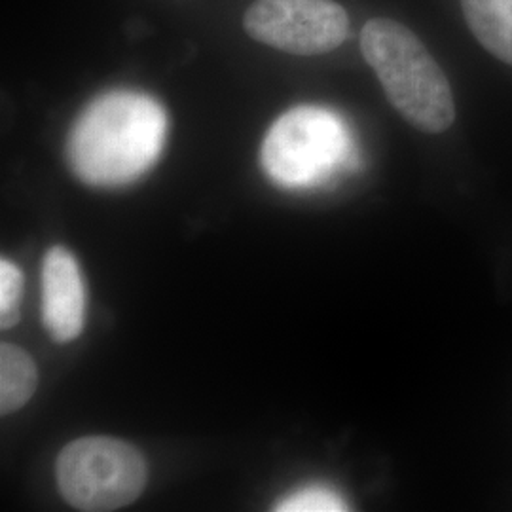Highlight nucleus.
Instances as JSON below:
<instances>
[{
  "label": "nucleus",
  "mask_w": 512,
  "mask_h": 512,
  "mask_svg": "<svg viewBox=\"0 0 512 512\" xmlns=\"http://www.w3.org/2000/svg\"><path fill=\"white\" fill-rule=\"evenodd\" d=\"M164 107L147 93L116 90L95 97L76 118L67 162L82 183L118 188L139 181L162 156Z\"/></svg>",
  "instance_id": "1"
},
{
  "label": "nucleus",
  "mask_w": 512,
  "mask_h": 512,
  "mask_svg": "<svg viewBox=\"0 0 512 512\" xmlns=\"http://www.w3.org/2000/svg\"><path fill=\"white\" fill-rule=\"evenodd\" d=\"M361 52L378 74L389 103L423 133H442L456 120L452 88L420 38L395 19H370Z\"/></svg>",
  "instance_id": "2"
},
{
  "label": "nucleus",
  "mask_w": 512,
  "mask_h": 512,
  "mask_svg": "<svg viewBox=\"0 0 512 512\" xmlns=\"http://www.w3.org/2000/svg\"><path fill=\"white\" fill-rule=\"evenodd\" d=\"M355 160L346 122L323 107H296L275 120L262 143L264 173L283 188H313Z\"/></svg>",
  "instance_id": "3"
},
{
  "label": "nucleus",
  "mask_w": 512,
  "mask_h": 512,
  "mask_svg": "<svg viewBox=\"0 0 512 512\" xmlns=\"http://www.w3.org/2000/svg\"><path fill=\"white\" fill-rule=\"evenodd\" d=\"M55 480L65 501L78 511H118L143 494L147 459L124 440L84 437L61 450Z\"/></svg>",
  "instance_id": "4"
},
{
  "label": "nucleus",
  "mask_w": 512,
  "mask_h": 512,
  "mask_svg": "<svg viewBox=\"0 0 512 512\" xmlns=\"http://www.w3.org/2000/svg\"><path fill=\"white\" fill-rule=\"evenodd\" d=\"M247 35L275 50L321 55L348 37V12L334 0H256L245 12Z\"/></svg>",
  "instance_id": "5"
},
{
  "label": "nucleus",
  "mask_w": 512,
  "mask_h": 512,
  "mask_svg": "<svg viewBox=\"0 0 512 512\" xmlns=\"http://www.w3.org/2000/svg\"><path fill=\"white\" fill-rule=\"evenodd\" d=\"M88 291L78 260L52 247L42 262V323L59 344L73 342L86 325Z\"/></svg>",
  "instance_id": "6"
},
{
  "label": "nucleus",
  "mask_w": 512,
  "mask_h": 512,
  "mask_svg": "<svg viewBox=\"0 0 512 512\" xmlns=\"http://www.w3.org/2000/svg\"><path fill=\"white\" fill-rule=\"evenodd\" d=\"M461 6L476 40L512 65V0H461Z\"/></svg>",
  "instance_id": "7"
},
{
  "label": "nucleus",
  "mask_w": 512,
  "mask_h": 512,
  "mask_svg": "<svg viewBox=\"0 0 512 512\" xmlns=\"http://www.w3.org/2000/svg\"><path fill=\"white\" fill-rule=\"evenodd\" d=\"M38 385V370L27 351L14 346H0V412L14 414L31 401Z\"/></svg>",
  "instance_id": "8"
},
{
  "label": "nucleus",
  "mask_w": 512,
  "mask_h": 512,
  "mask_svg": "<svg viewBox=\"0 0 512 512\" xmlns=\"http://www.w3.org/2000/svg\"><path fill=\"white\" fill-rule=\"evenodd\" d=\"M348 509L346 501L325 486L300 488L275 505V511L279 512H340Z\"/></svg>",
  "instance_id": "9"
},
{
  "label": "nucleus",
  "mask_w": 512,
  "mask_h": 512,
  "mask_svg": "<svg viewBox=\"0 0 512 512\" xmlns=\"http://www.w3.org/2000/svg\"><path fill=\"white\" fill-rule=\"evenodd\" d=\"M23 293V274L18 266L2 258L0 260V327L12 329L19 321V304Z\"/></svg>",
  "instance_id": "10"
}]
</instances>
